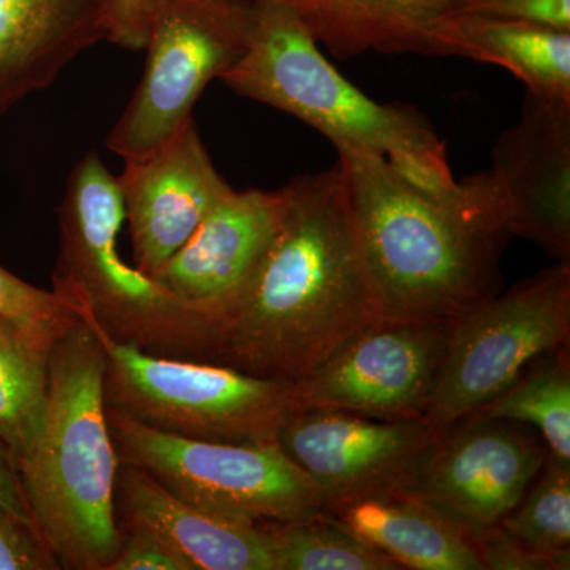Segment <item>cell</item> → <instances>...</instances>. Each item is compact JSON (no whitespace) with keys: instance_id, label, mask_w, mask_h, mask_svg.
<instances>
[{"instance_id":"6da1fadb","label":"cell","mask_w":570,"mask_h":570,"mask_svg":"<svg viewBox=\"0 0 570 570\" xmlns=\"http://www.w3.org/2000/svg\"><path fill=\"white\" fill-rule=\"evenodd\" d=\"M281 195L275 238L213 363L299 382L385 318L340 164L296 176Z\"/></svg>"},{"instance_id":"7a4b0ae2","label":"cell","mask_w":570,"mask_h":570,"mask_svg":"<svg viewBox=\"0 0 570 570\" xmlns=\"http://www.w3.org/2000/svg\"><path fill=\"white\" fill-rule=\"evenodd\" d=\"M389 322H453L498 294L510 236L491 170L444 189L419 186L387 159L337 156Z\"/></svg>"},{"instance_id":"3957f363","label":"cell","mask_w":570,"mask_h":570,"mask_svg":"<svg viewBox=\"0 0 570 570\" xmlns=\"http://www.w3.org/2000/svg\"><path fill=\"white\" fill-rule=\"evenodd\" d=\"M48 371L43 433L17 461L22 493L59 569L108 570L121 546V460L105 403L107 356L91 326L77 322L52 344Z\"/></svg>"},{"instance_id":"277c9868","label":"cell","mask_w":570,"mask_h":570,"mask_svg":"<svg viewBox=\"0 0 570 570\" xmlns=\"http://www.w3.org/2000/svg\"><path fill=\"white\" fill-rule=\"evenodd\" d=\"M219 80L238 96L288 112L325 135L337 156L382 157L426 189H444L456 179L448 146L423 112L367 97L275 0H253L247 50Z\"/></svg>"},{"instance_id":"5b68a950","label":"cell","mask_w":570,"mask_h":570,"mask_svg":"<svg viewBox=\"0 0 570 570\" xmlns=\"http://www.w3.org/2000/svg\"><path fill=\"white\" fill-rule=\"evenodd\" d=\"M58 219L52 291L81 321L146 354L214 362L223 321L124 261L121 193L99 153L86 154L70 171Z\"/></svg>"},{"instance_id":"8992f818","label":"cell","mask_w":570,"mask_h":570,"mask_svg":"<svg viewBox=\"0 0 570 570\" xmlns=\"http://www.w3.org/2000/svg\"><path fill=\"white\" fill-rule=\"evenodd\" d=\"M92 330L107 356L105 403L154 430L197 441L272 444L305 409L296 382L146 354Z\"/></svg>"},{"instance_id":"52a82bcc","label":"cell","mask_w":570,"mask_h":570,"mask_svg":"<svg viewBox=\"0 0 570 570\" xmlns=\"http://www.w3.org/2000/svg\"><path fill=\"white\" fill-rule=\"evenodd\" d=\"M107 419L122 463L142 469L205 512L257 528L325 512L313 480L277 442L225 444L176 436L108 406Z\"/></svg>"},{"instance_id":"ba28073f","label":"cell","mask_w":570,"mask_h":570,"mask_svg":"<svg viewBox=\"0 0 570 570\" xmlns=\"http://www.w3.org/2000/svg\"><path fill=\"white\" fill-rule=\"evenodd\" d=\"M250 31L253 0H151L145 71L107 148L124 160L174 137L206 86L245 55Z\"/></svg>"},{"instance_id":"9c48e42d","label":"cell","mask_w":570,"mask_h":570,"mask_svg":"<svg viewBox=\"0 0 570 570\" xmlns=\"http://www.w3.org/2000/svg\"><path fill=\"white\" fill-rule=\"evenodd\" d=\"M569 337L570 264L558 262L452 322L426 422L441 433L475 414Z\"/></svg>"},{"instance_id":"30bf717a","label":"cell","mask_w":570,"mask_h":570,"mask_svg":"<svg viewBox=\"0 0 570 570\" xmlns=\"http://www.w3.org/2000/svg\"><path fill=\"white\" fill-rule=\"evenodd\" d=\"M547 456L546 442L527 425L472 414L439 433L407 493L472 535L517 508Z\"/></svg>"},{"instance_id":"8fae6325","label":"cell","mask_w":570,"mask_h":570,"mask_svg":"<svg viewBox=\"0 0 570 570\" xmlns=\"http://www.w3.org/2000/svg\"><path fill=\"white\" fill-rule=\"evenodd\" d=\"M452 322L370 326L303 381L305 409H335L379 420L425 419L444 365Z\"/></svg>"},{"instance_id":"7c38bea8","label":"cell","mask_w":570,"mask_h":570,"mask_svg":"<svg viewBox=\"0 0 570 570\" xmlns=\"http://www.w3.org/2000/svg\"><path fill=\"white\" fill-rule=\"evenodd\" d=\"M439 431L425 419L379 420L303 409L277 444L313 480L325 512L363 499L407 493Z\"/></svg>"},{"instance_id":"4fadbf2b","label":"cell","mask_w":570,"mask_h":570,"mask_svg":"<svg viewBox=\"0 0 570 570\" xmlns=\"http://www.w3.org/2000/svg\"><path fill=\"white\" fill-rule=\"evenodd\" d=\"M116 181L132 236L134 265L151 277L234 190L217 171L194 118L151 151L124 159Z\"/></svg>"},{"instance_id":"5bb4252c","label":"cell","mask_w":570,"mask_h":570,"mask_svg":"<svg viewBox=\"0 0 570 570\" xmlns=\"http://www.w3.org/2000/svg\"><path fill=\"white\" fill-rule=\"evenodd\" d=\"M512 236L570 264V104L527 92L519 121L491 151Z\"/></svg>"},{"instance_id":"9a60e30c","label":"cell","mask_w":570,"mask_h":570,"mask_svg":"<svg viewBox=\"0 0 570 570\" xmlns=\"http://www.w3.org/2000/svg\"><path fill=\"white\" fill-rule=\"evenodd\" d=\"M281 212V189L232 190L154 279L225 325L275 238Z\"/></svg>"},{"instance_id":"2e32d148","label":"cell","mask_w":570,"mask_h":570,"mask_svg":"<svg viewBox=\"0 0 570 570\" xmlns=\"http://www.w3.org/2000/svg\"><path fill=\"white\" fill-rule=\"evenodd\" d=\"M340 59L366 52L466 58L463 0H275Z\"/></svg>"},{"instance_id":"e0dca14e","label":"cell","mask_w":570,"mask_h":570,"mask_svg":"<svg viewBox=\"0 0 570 570\" xmlns=\"http://www.w3.org/2000/svg\"><path fill=\"white\" fill-rule=\"evenodd\" d=\"M110 0H0V115L107 41Z\"/></svg>"},{"instance_id":"ac0fdd59","label":"cell","mask_w":570,"mask_h":570,"mask_svg":"<svg viewBox=\"0 0 570 570\" xmlns=\"http://www.w3.org/2000/svg\"><path fill=\"white\" fill-rule=\"evenodd\" d=\"M116 510L163 540L190 570H273L265 528L220 519L176 497L148 472L119 464Z\"/></svg>"},{"instance_id":"d6986e66","label":"cell","mask_w":570,"mask_h":570,"mask_svg":"<svg viewBox=\"0 0 570 570\" xmlns=\"http://www.w3.org/2000/svg\"><path fill=\"white\" fill-rule=\"evenodd\" d=\"M326 513L403 569L483 570L471 535L412 494L363 499Z\"/></svg>"},{"instance_id":"ffe728a7","label":"cell","mask_w":570,"mask_h":570,"mask_svg":"<svg viewBox=\"0 0 570 570\" xmlns=\"http://www.w3.org/2000/svg\"><path fill=\"white\" fill-rule=\"evenodd\" d=\"M472 61L504 67L540 99L570 104V32L532 22L460 14Z\"/></svg>"},{"instance_id":"44dd1931","label":"cell","mask_w":570,"mask_h":570,"mask_svg":"<svg viewBox=\"0 0 570 570\" xmlns=\"http://www.w3.org/2000/svg\"><path fill=\"white\" fill-rule=\"evenodd\" d=\"M51 346L0 316V441L20 461L43 433Z\"/></svg>"},{"instance_id":"7402d4cb","label":"cell","mask_w":570,"mask_h":570,"mask_svg":"<svg viewBox=\"0 0 570 570\" xmlns=\"http://www.w3.org/2000/svg\"><path fill=\"white\" fill-rule=\"evenodd\" d=\"M475 414L534 428L550 459L570 464L569 346L539 356Z\"/></svg>"},{"instance_id":"603a6c76","label":"cell","mask_w":570,"mask_h":570,"mask_svg":"<svg viewBox=\"0 0 570 570\" xmlns=\"http://www.w3.org/2000/svg\"><path fill=\"white\" fill-rule=\"evenodd\" d=\"M273 570H397L392 558L341 527L328 513L265 527Z\"/></svg>"},{"instance_id":"cb8c5ba5","label":"cell","mask_w":570,"mask_h":570,"mask_svg":"<svg viewBox=\"0 0 570 570\" xmlns=\"http://www.w3.org/2000/svg\"><path fill=\"white\" fill-rule=\"evenodd\" d=\"M539 474L499 527L524 549L553 557L570 550V464L547 456Z\"/></svg>"},{"instance_id":"d4e9b609","label":"cell","mask_w":570,"mask_h":570,"mask_svg":"<svg viewBox=\"0 0 570 570\" xmlns=\"http://www.w3.org/2000/svg\"><path fill=\"white\" fill-rule=\"evenodd\" d=\"M0 316L10 318L40 343L51 346L80 322L77 309L55 291L24 283L0 266Z\"/></svg>"},{"instance_id":"484cf974","label":"cell","mask_w":570,"mask_h":570,"mask_svg":"<svg viewBox=\"0 0 570 570\" xmlns=\"http://www.w3.org/2000/svg\"><path fill=\"white\" fill-rule=\"evenodd\" d=\"M483 569L490 570H568L570 550L564 553H534L510 538L501 527L489 528L471 535Z\"/></svg>"},{"instance_id":"4316f807","label":"cell","mask_w":570,"mask_h":570,"mask_svg":"<svg viewBox=\"0 0 570 570\" xmlns=\"http://www.w3.org/2000/svg\"><path fill=\"white\" fill-rule=\"evenodd\" d=\"M532 22L570 32V0H463V13Z\"/></svg>"},{"instance_id":"83f0119b","label":"cell","mask_w":570,"mask_h":570,"mask_svg":"<svg viewBox=\"0 0 570 570\" xmlns=\"http://www.w3.org/2000/svg\"><path fill=\"white\" fill-rule=\"evenodd\" d=\"M121 546L108 570H190L174 551L146 528L119 523Z\"/></svg>"},{"instance_id":"f1b7e54d","label":"cell","mask_w":570,"mask_h":570,"mask_svg":"<svg viewBox=\"0 0 570 570\" xmlns=\"http://www.w3.org/2000/svg\"><path fill=\"white\" fill-rule=\"evenodd\" d=\"M59 569L39 534L0 509V570Z\"/></svg>"},{"instance_id":"f546056e","label":"cell","mask_w":570,"mask_h":570,"mask_svg":"<svg viewBox=\"0 0 570 570\" xmlns=\"http://www.w3.org/2000/svg\"><path fill=\"white\" fill-rule=\"evenodd\" d=\"M151 0H110L107 41L124 50H145Z\"/></svg>"},{"instance_id":"4dcf8cb0","label":"cell","mask_w":570,"mask_h":570,"mask_svg":"<svg viewBox=\"0 0 570 570\" xmlns=\"http://www.w3.org/2000/svg\"><path fill=\"white\" fill-rule=\"evenodd\" d=\"M0 509L36 531L31 510L22 493L17 460L2 441H0Z\"/></svg>"}]
</instances>
